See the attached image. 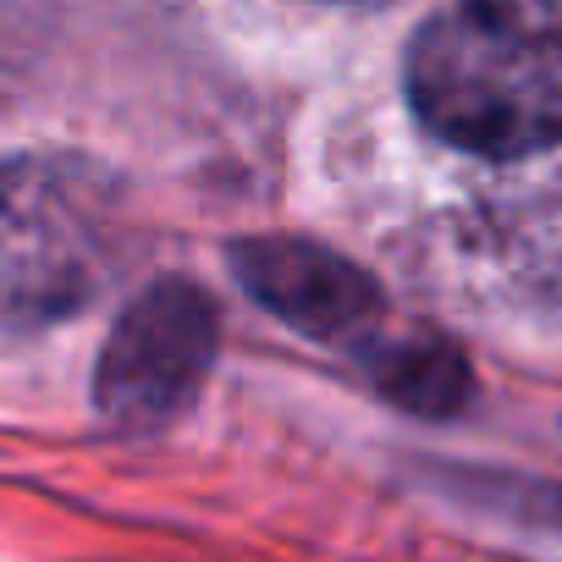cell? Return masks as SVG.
I'll list each match as a JSON object with an SVG mask.
<instances>
[{
  "label": "cell",
  "instance_id": "obj_1",
  "mask_svg": "<svg viewBox=\"0 0 562 562\" xmlns=\"http://www.w3.org/2000/svg\"><path fill=\"white\" fill-rule=\"evenodd\" d=\"M408 100L485 160L562 144V0H447L414 34Z\"/></svg>",
  "mask_w": 562,
  "mask_h": 562
},
{
  "label": "cell",
  "instance_id": "obj_2",
  "mask_svg": "<svg viewBox=\"0 0 562 562\" xmlns=\"http://www.w3.org/2000/svg\"><path fill=\"white\" fill-rule=\"evenodd\" d=\"M127 232L116 188L56 155L0 160V331L72 321L111 288Z\"/></svg>",
  "mask_w": 562,
  "mask_h": 562
},
{
  "label": "cell",
  "instance_id": "obj_3",
  "mask_svg": "<svg viewBox=\"0 0 562 562\" xmlns=\"http://www.w3.org/2000/svg\"><path fill=\"white\" fill-rule=\"evenodd\" d=\"M215 342H221V321L204 288L177 276L149 281L105 337L94 370L100 419L127 436L166 430L177 414H188V403L210 381Z\"/></svg>",
  "mask_w": 562,
  "mask_h": 562
},
{
  "label": "cell",
  "instance_id": "obj_4",
  "mask_svg": "<svg viewBox=\"0 0 562 562\" xmlns=\"http://www.w3.org/2000/svg\"><path fill=\"white\" fill-rule=\"evenodd\" d=\"M243 293L293 331L337 348H364L381 321V288L342 254L310 237H248L232 248Z\"/></svg>",
  "mask_w": 562,
  "mask_h": 562
},
{
  "label": "cell",
  "instance_id": "obj_5",
  "mask_svg": "<svg viewBox=\"0 0 562 562\" xmlns=\"http://www.w3.org/2000/svg\"><path fill=\"white\" fill-rule=\"evenodd\" d=\"M381 392L397 397L414 414H452L469 397V370L447 342H414V348H386L381 364Z\"/></svg>",
  "mask_w": 562,
  "mask_h": 562
},
{
  "label": "cell",
  "instance_id": "obj_6",
  "mask_svg": "<svg viewBox=\"0 0 562 562\" xmlns=\"http://www.w3.org/2000/svg\"><path fill=\"white\" fill-rule=\"evenodd\" d=\"M337 7H386V0H337Z\"/></svg>",
  "mask_w": 562,
  "mask_h": 562
}]
</instances>
